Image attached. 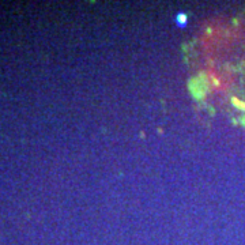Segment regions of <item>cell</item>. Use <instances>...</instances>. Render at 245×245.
Listing matches in <instances>:
<instances>
[{
	"mask_svg": "<svg viewBox=\"0 0 245 245\" xmlns=\"http://www.w3.org/2000/svg\"><path fill=\"white\" fill-rule=\"evenodd\" d=\"M176 22H177L178 26H184V24H187V22H188L187 15H185V14H178V15L176 16Z\"/></svg>",
	"mask_w": 245,
	"mask_h": 245,
	"instance_id": "1",
	"label": "cell"
}]
</instances>
